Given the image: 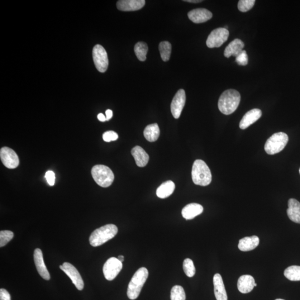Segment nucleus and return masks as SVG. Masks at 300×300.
<instances>
[{
  "label": "nucleus",
  "mask_w": 300,
  "mask_h": 300,
  "mask_svg": "<svg viewBox=\"0 0 300 300\" xmlns=\"http://www.w3.org/2000/svg\"><path fill=\"white\" fill-rule=\"evenodd\" d=\"M92 174L95 182L102 188L110 187L115 179L112 171L108 167L102 165L94 166Z\"/></svg>",
  "instance_id": "39448f33"
},
{
  "label": "nucleus",
  "mask_w": 300,
  "mask_h": 300,
  "mask_svg": "<svg viewBox=\"0 0 300 300\" xmlns=\"http://www.w3.org/2000/svg\"><path fill=\"white\" fill-rule=\"evenodd\" d=\"M299 173H300V170H299Z\"/></svg>",
  "instance_id": "37998d69"
},
{
  "label": "nucleus",
  "mask_w": 300,
  "mask_h": 300,
  "mask_svg": "<svg viewBox=\"0 0 300 300\" xmlns=\"http://www.w3.org/2000/svg\"><path fill=\"white\" fill-rule=\"evenodd\" d=\"M13 237V233L11 231L4 230L0 232V247H2L8 244Z\"/></svg>",
  "instance_id": "7c9ffc66"
},
{
  "label": "nucleus",
  "mask_w": 300,
  "mask_h": 300,
  "mask_svg": "<svg viewBox=\"0 0 300 300\" xmlns=\"http://www.w3.org/2000/svg\"><path fill=\"white\" fill-rule=\"evenodd\" d=\"M93 57L95 67L100 73L106 72L108 66L107 52L101 45H97L93 50Z\"/></svg>",
  "instance_id": "0eeeda50"
},
{
  "label": "nucleus",
  "mask_w": 300,
  "mask_h": 300,
  "mask_svg": "<svg viewBox=\"0 0 300 300\" xmlns=\"http://www.w3.org/2000/svg\"><path fill=\"white\" fill-rule=\"evenodd\" d=\"M184 289L179 285H176L171 290V300H185Z\"/></svg>",
  "instance_id": "c85d7f7f"
},
{
  "label": "nucleus",
  "mask_w": 300,
  "mask_h": 300,
  "mask_svg": "<svg viewBox=\"0 0 300 300\" xmlns=\"http://www.w3.org/2000/svg\"><path fill=\"white\" fill-rule=\"evenodd\" d=\"M289 141V136L283 132L274 133L266 141L265 150L269 155H275L279 153L287 146Z\"/></svg>",
  "instance_id": "423d86ee"
},
{
  "label": "nucleus",
  "mask_w": 300,
  "mask_h": 300,
  "mask_svg": "<svg viewBox=\"0 0 300 300\" xmlns=\"http://www.w3.org/2000/svg\"><path fill=\"white\" fill-rule=\"evenodd\" d=\"M183 269L184 273L189 278L193 277L196 273V269H195L193 261L190 259H187L184 260Z\"/></svg>",
  "instance_id": "c756f323"
},
{
  "label": "nucleus",
  "mask_w": 300,
  "mask_h": 300,
  "mask_svg": "<svg viewBox=\"0 0 300 300\" xmlns=\"http://www.w3.org/2000/svg\"><path fill=\"white\" fill-rule=\"evenodd\" d=\"M255 0H240L238 3V8L243 12L250 10L255 3Z\"/></svg>",
  "instance_id": "2f4dec72"
},
{
  "label": "nucleus",
  "mask_w": 300,
  "mask_h": 300,
  "mask_svg": "<svg viewBox=\"0 0 300 300\" xmlns=\"http://www.w3.org/2000/svg\"><path fill=\"white\" fill-rule=\"evenodd\" d=\"M148 276L149 271L145 268L136 271L128 286L127 295L128 298L133 300L139 297Z\"/></svg>",
  "instance_id": "20e7f679"
},
{
  "label": "nucleus",
  "mask_w": 300,
  "mask_h": 300,
  "mask_svg": "<svg viewBox=\"0 0 300 300\" xmlns=\"http://www.w3.org/2000/svg\"><path fill=\"white\" fill-rule=\"evenodd\" d=\"M0 300H11L10 295L5 289L0 290Z\"/></svg>",
  "instance_id": "c9c22d12"
},
{
  "label": "nucleus",
  "mask_w": 300,
  "mask_h": 300,
  "mask_svg": "<svg viewBox=\"0 0 300 300\" xmlns=\"http://www.w3.org/2000/svg\"><path fill=\"white\" fill-rule=\"evenodd\" d=\"M106 121H108L110 120L113 116V112L111 109H107L106 111Z\"/></svg>",
  "instance_id": "e433bc0d"
},
{
  "label": "nucleus",
  "mask_w": 300,
  "mask_h": 300,
  "mask_svg": "<svg viewBox=\"0 0 300 300\" xmlns=\"http://www.w3.org/2000/svg\"><path fill=\"white\" fill-rule=\"evenodd\" d=\"M287 214L292 221L300 223V203L297 200L290 199L288 201Z\"/></svg>",
  "instance_id": "aec40b11"
},
{
  "label": "nucleus",
  "mask_w": 300,
  "mask_h": 300,
  "mask_svg": "<svg viewBox=\"0 0 300 300\" xmlns=\"http://www.w3.org/2000/svg\"><path fill=\"white\" fill-rule=\"evenodd\" d=\"M122 263L117 258H109L103 267V273L107 280L112 281L115 279L122 269Z\"/></svg>",
  "instance_id": "1a4fd4ad"
},
{
  "label": "nucleus",
  "mask_w": 300,
  "mask_h": 300,
  "mask_svg": "<svg viewBox=\"0 0 300 300\" xmlns=\"http://www.w3.org/2000/svg\"><path fill=\"white\" fill-rule=\"evenodd\" d=\"M33 257H34L35 264L38 273L43 279L49 280L50 275L45 264L42 251L40 249H36Z\"/></svg>",
  "instance_id": "2eb2a0df"
},
{
  "label": "nucleus",
  "mask_w": 300,
  "mask_h": 300,
  "mask_svg": "<svg viewBox=\"0 0 300 300\" xmlns=\"http://www.w3.org/2000/svg\"><path fill=\"white\" fill-rule=\"evenodd\" d=\"M255 281L252 276L248 275H242L238 280L237 288L242 294L250 293L255 288Z\"/></svg>",
  "instance_id": "a211bd4d"
},
{
  "label": "nucleus",
  "mask_w": 300,
  "mask_h": 300,
  "mask_svg": "<svg viewBox=\"0 0 300 300\" xmlns=\"http://www.w3.org/2000/svg\"><path fill=\"white\" fill-rule=\"evenodd\" d=\"M244 46V43L241 40L236 39L233 40L226 47L224 51V56L226 58H229L231 56L236 58L243 51Z\"/></svg>",
  "instance_id": "4be33fe9"
},
{
  "label": "nucleus",
  "mask_w": 300,
  "mask_h": 300,
  "mask_svg": "<svg viewBox=\"0 0 300 300\" xmlns=\"http://www.w3.org/2000/svg\"><path fill=\"white\" fill-rule=\"evenodd\" d=\"M160 133V128L158 123H153V124L147 126L144 132L145 139L151 142L158 140Z\"/></svg>",
  "instance_id": "393cba45"
},
{
  "label": "nucleus",
  "mask_w": 300,
  "mask_h": 300,
  "mask_svg": "<svg viewBox=\"0 0 300 300\" xmlns=\"http://www.w3.org/2000/svg\"><path fill=\"white\" fill-rule=\"evenodd\" d=\"M203 208L201 204L197 203H192L187 204L182 210V215L186 220H192L195 217L201 214Z\"/></svg>",
  "instance_id": "6ab92c4d"
},
{
  "label": "nucleus",
  "mask_w": 300,
  "mask_h": 300,
  "mask_svg": "<svg viewBox=\"0 0 300 300\" xmlns=\"http://www.w3.org/2000/svg\"><path fill=\"white\" fill-rule=\"evenodd\" d=\"M192 174L193 181L195 185L206 187L211 183L210 169L202 160H197L194 162Z\"/></svg>",
  "instance_id": "f03ea898"
},
{
  "label": "nucleus",
  "mask_w": 300,
  "mask_h": 300,
  "mask_svg": "<svg viewBox=\"0 0 300 300\" xmlns=\"http://www.w3.org/2000/svg\"><path fill=\"white\" fill-rule=\"evenodd\" d=\"M186 102L185 90L180 89L176 94L171 104V111L175 118L178 119L182 114Z\"/></svg>",
  "instance_id": "f8f14e48"
},
{
  "label": "nucleus",
  "mask_w": 300,
  "mask_h": 300,
  "mask_svg": "<svg viewBox=\"0 0 300 300\" xmlns=\"http://www.w3.org/2000/svg\"><path fill=\"white\" fill-rule=\"evenodd\" d=\"M259 242V238L257 236L246 237L240 240L238 247L242 251H250L258 247Z\"/></svg>",
  "instance_id": "5701e85b"
},
{
  "label": "nucleus",
  "mask_w": 300,
  "mask_h": 300,
  "mask_svg": "<svg viewBox=\"0 0 300 300\" xmlns=\"http://www.w3.org/2000/svg\"><path fill=\"white\" fill-rule=\"evenodd\" d=\"M248 56L245 50H243L236 58V62L239 65L246 66L248 64Z\"/></svg>",
  "instance_id": "473e14b6"
},
{
  "label": "nucleus",
  "mask_w": 300,
  "mask_h": 300,
  "mask_svg": "<svg viewBox=\"0 0 300 300\" xmlns=\"http://www.w3.org/2000/svg\"><path fill=\"white\" fill-rule=\"evenodd\" d=\"M175 189V185L172 181H167L162 184L156 190V195L160 199L168 198L172 195Z\"/></svg>",
  "instance_id": "b1692460"
},
{
  "label": "nucleus",
  "mask_w": 300,
  "mask_h": 300,
  "mask_svg": "<svg viewBox=\"0 0 300 300\" xmlns=\"http://www.w3.org/2000/svg\"><path fill=\"white\" fill-rule=\"evenodd\" d=\"M228 36L229 31L226 28H216L208 36L206 45L209 48L220 47L227 40Z\"/></svg>",
  "instance_id": "6e6552de"
},
{
  "label": "nucleus",
  "mask_w": 300,
  "mask_h": 300,
  "mask_svg": "<svg viewBox=\"0 0 300 300\" xmlns=\"http://www.w3.org/2000/svg\"><path fill=\"white\" fill-rule=\"evenodd\" d=\"M117 259L122 263V262L124 261V256L122 255L118 256Z\"/></svg>",
  "instance_id": "ea45409f"
},
{
  "label": "nucleus",
  "mask_w": 300,
  "mask_h": 300,
  "mask_svg": "<svg viewBox=\"0 0 300 300\" xmlns=\"http://www.w3.org/2000/svg\"><path fill=\"white\" fill-rule=\"evenodd\" d=\"M103 140L107 142L116 141L118 139V136L116 132L113 131H108L104 132L102 136Z\"/></svg>",
  "instance_id": "72a5a7b5"
},
{
  "label": "nucleus",
  "mask_w": 300,
  "mask_h": 300,
  "mask_svg": "<svg viewBox=\"0 0 300 300\" xmlns=\"http://www.w3.org/2000/svg\"><path fill=\"white\" fill-rule=\"evenodd\" d=\"M286 278L293 282L300 281V266H292L289 267L284 271Z\"/></svg>",
  "instance_id": "a878e982"
},
{
  "label": "nucleus",
  "mask_w": 300,
  "mask_h": 300,
  "mask_svg": "<svg viewBox=\"0 0 300 300\" xmlns=\"http://www.w3.org/2000/svg\"><path fill=\"white\" fill-rule=\"evenodd\" d=\"M135 53L140 61L146 60V55L148 51V46L144 42H137L134 47Z\"/></svg>",
  "instance_id": "bb28decb"
},
{
  "label": "nucleus",
  "mask_w": 300,
  "mask_h": 300,
  "mask_svg": "<svg viewBox=\"0 0 300 300\" xmlns=\"http://www.w3.org/2000/svg\"><path fill=\"white\" fill-rule=\"evenodd\" d=\"M45 178L47 183L50 186H54L55 183V174L52 171H47L45 174Z\"/></svg>",
  "instance_id": "f704fd0d"
},
{
  "label": "nucleus",
  "mask_w": 300,
  "mask_h": 300,
  "mask_svg": "<svg viewBox=\"0 0 300 300\" xmlns=\"http://www.w3.org/2000/svg\"><path fill=\"white\" fill-rule=\"evenodd\" d=\"M159 51L161 59L164 61H168L170 58L172 46L168 41H163L159 45Z\"/></svg>",
  "instance_id": "cd10ccee"
},
{
  "label": "nucleus",
  "mask_w": 300,
  "mask_h": 300,
  "mask_svg": "<svg viewBox=\"0 0 300 300\" xmlns=\"http://www.w3.org/2000/svg\"><path fill=\"white\" fill-rule=\"evenodd\" d=\"M131 154L135 160L136 165L140 168L145 167L149 163V155L139 146L133 147L131 150Z\"/></svg>",
  "instance_id": "412c9836"
},
{
  "label": "nucleus",
  "mask_w": 300,
  "mask_h": 300,
  "mask_svg": "<svg viewBox=\"0 0 300 300\" xmlns=\"http://www.w3.org/2000/svg\"><path fill=\"white\" fill-rule=\"evenodd\" d=\"M188 17L193 22L201 23L210 20L212 17V13L206 8H200L189 12Z\"/></svg>",
  "instance_id": "ddd939ff"
},
{
  "label": "nucleus",
  "mask_w": 300,
  "mask_h": 300,
  "mask_svg": "<svg viewBox=\"0 0 300 300\" xmlns=\"http://www.w3.org/2000/svg\"><path fill=\"white\" fill-rule=\"evenodd\" d=\"M145 0H120L117 2V8L122 11L139 10L145 6Z\"/></svg>",
  "instance_id": "4468645a"
},
{
  "label": "nucleus",
  "mask_w": 300,
  "mask_h": 300,
  "mask_svg": "<svg viewBox=\"0 0 300 300\" xmlns=\"http://www.w3.org/2000/svg\"><path fill=\"white\" fill-rule=\"evenodd\" d=\"M118 232L117 226L113 224L104 225L95 230L90 235V245L94 247L101 246L115 237Z\"/></svg>",
  "instance_id": "7ed1b4c3"
},
{
  "label": "nucleus",
  "mask_w": 300,
  "mask_h": 300,
  "mask_svg": "<svg viewBox=\"0 0 300 300\" xmlns=\"http://www.w3.org/2000/svg\"><path fill=\"white\" fill-rule=\"evenodd\" d=\"M60 268L69 276L76 288L79 290H83L84 288L83 280L75 266L69 263H64L63 265L60 266Z\"/></svg>",
  "instance_id": "9b49d317"
},
{
  "label": "nucleus",
  "mask_w": 300,
  "mask_h": 300,
  "mask_svg": "<svg viewBox=\"0 0 300 300\" xmlns=\"http://www.w3.org/2000/svg\"><path fill=\"white\" fill-rule=\"evenodd\" d=\"M214 293L217 300H227V295L221 276L216 274L213 276Z\"/></svg>",
  "instance_id": "f3484780"
},
{
  "label": "nucleus",
  "mask_w": 300,
  "mask_h": 300,
  "mask_svg": "<svg viewBox=\"0 0 300 300\" xmlns=\"http://www.w3.org/2000/svg\"><path fill=\"white\" fill-rule=\"evenodd\" d=\"M241 100L240 94L235 90L230 89L223 92L218 100V107L224 115L234 112L239 106Z\"/></svg>",
  "instance_id": "f257e3e1"
},
{
  "label": "nucleus",
  "mask_w": 300,
  "mask_h": 300,
  "mask_svg": "<svg viewBox=\"0 0 300 300\" xmlns=\"http://www.w3.org/2000/svg\"><path fill=\"white\" fill-rule=\"evenodd\" d=\"M283 300V299H276V300Z\"/></svg>",
  "instance_id": "a19ab883"
},
{
  "label": "nucleus",
  "mask_w": 300,
  "mask_h": 300,
  "mask_svg": "<svg viewBox=\"0 0 300 300\" xmlns=\"http://www.w3.org/2000/svg\"><path fill=\"white\" fill-rule=\"evenodd\" d=\"M98 120L101 122H104L106 121V118L103 113H100L98 115Z\"/></svg>",
  "instance_id": "4c0bfd02"
},
{
  "label": "nucleus",
  "mask_w": 300,
  "mask_h": 300,
  "mask_svg": "<svg viewBox=\"0 0 300 300\" xmlns=\"http://www.w3.org/2000/svg\"><path fill=\"white\" fill-rule=\"evenodd\" d=\"M257 287V284H255V287Z\"/></svg>",
  "instance_id": "79ce46f5"
},
{
  "label": "nucleus",
  "mask_w": 300,
  "mask_h": 300,
  "mask_svg": "<svg viewBox=\"0 0 300 300\" xmlns=\"http://www.w3.org/2000/svg\"><path fill=\"white\" fill-rule=\"evenodd\" d=\"M0 158L3 165L9 169L16 168L20 163L16 152L8 147H3L1 149Z\"/></svg>",
  "instance_id": "9d476101"
},
{
  "label": "nucleus",
  "mask_w": 300,
  "mask_h": 300,
  "mask_svg": "<svg viewBox=\"0 0 300 300\" xmlns=\"http://www.w3.org/2000/svg\"><path fill=\"white\" fill-rule=\"evenodd\" d=\"M184 1L190 3H199L202 2V1H199V0H184Z\"/></svg>",
  "instance_id": "58836bf2"
},
{
  "label": "nucleus",
  "mask_w": 300,
  "mask_h": 300,
  "mask_svg": "<svg viewBox=\"0 0 300 300\" xmlns=\"http://www.w3.org/2000/svg\"><path fill=\"white\" fill-rule=\"evenodd\" d=\"M262 116V111L259 108L251 109L247 112L240 122V128L242 130H245L250 126L253 124L258 121Z\"/></svg>",
  "instance_id": "dca6fc26"
}]
</instances>
